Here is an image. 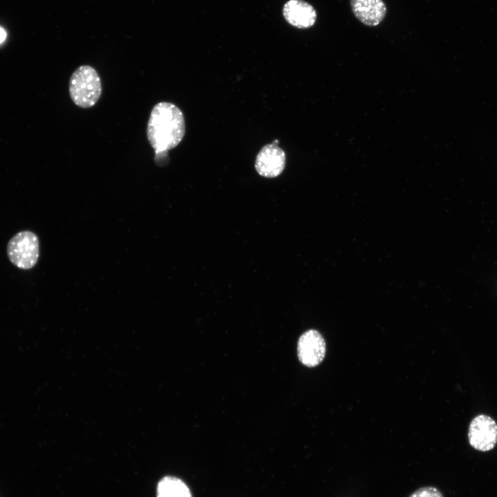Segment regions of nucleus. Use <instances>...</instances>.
<instances>
[{
	"mask_svg": "<svg viewBox=\"0 0 497 497\" xmlns=\"http://www.w3.org/2000/svg\"><path fill=\"white\" fill-rule=\"evenodd\" d=\"M186 132L184 115L174 104L162 101L151 110L146 135L155 150L157 164L166 163L167 152L175 148L183 139Z\"/></svg>",
	"mask_w": 497,
	"mask_h": 497,
	"instance_id": "obj_1",
	"label": "nucleus"
},
{
	"mask_svg": "<svg viewBox=\"0 0 497 497\" xmlns=\"http://www.w3.org/2000/svg\"><path fill=\"white\" fill-rule=\"evenodd\" d=\"M69 94L77 106L88 108L97 102L101 94V83L97 70L90 66L78 67L69 81Z\"/></svg>",
	"mask_w": 497,
	"mask_h": 497,
	"instance_id": "obj_2",
	"label": "nucleus"
},
{
	"mask_svg": "<svg viewBox=\"0 0 497 497\" xmlns=\"http://www.w3.org/2000/svg\"><path fill=\"white\" fill-rule=\"evenodd\" d=\"M37 236L28 231H20L8 242L7 254L10 261L21 269H30L37 262L39 255Z\"/></svg>",
	"mask_w": 497,
	"mask_h": 497,
	"instance_id": "obj_3",
	"label": "nucleus"
},
{
	"mask_svg": "<svg viewBox=\"0 0 497 497\" xmlns=\"http://www.w3.org/2000/svg\"><path fill=\"white\" fill-rule=\"evenodd\" d=\"M469 445L480 451L494 449L497 443V424L489 416L480 414L471 422L468 431Z\"/></svg>",
	"mask_w": 497,
	"mask_h": 497,
	"instance_id": "obj_4",
	"label": "nucleus"
},
{
	"mask_svg": "<svg viewBox=\"0 0 497 497\" xmlns=\"http://www.w3.org/2000/svg\"><path fill=\"white\" fill-rule=\"evenodd\" d=\"M326 354V343L322 335L315 329L304 332L298 342V356L302 364L314 367L320 364Z\"/></svg>",
	"mask_w": 497,
	"mask_h": 497,
	"instance_id": "obj_5",
	"label": "nucleus"
},
{
	"mask_svg": "<svg viewBox=\"0 0 497 497\" xmlns=\"http://www.w3.org/2000/svg\"><path fill=\"white\" fill-rule=\"evenodd\" d=\"M286 154L277 145L269 144L264 146L258 153L255 167L261 176L275 177L284 169Z\"/></svg>",
	"mask_w": 497,
	"mask_h": 497,
	"instance_id": "obj_6",
	"label": "nucleus"
},
{
	"mask_svg": "<svg viewBox=\"0 0 497 497\" xmlns=\"http://www.w3.org/2000/svg\"><path fill=\"white\" fill-rule=\"evenodd\" d=\"M282 14L288 23L300 29L312 27L317 19L315 9L303 0L288 1L284 5Z\"/></svg>",
	"mask_w": 497,
	"mask_h": 497,
	"instance_id": "obj_7",
	"label": "nucleus"
},
{
	"mask_svg": "<svg viewBox=\"0 0 497 497\" xmlns=\"http://www.w3.org/2000/svg\"><path fill=\"white\" fill-rule=\"evenodd\" d=\"M351 10L362 24L374 27L385 18L387 6L382 0H350Z\"/></svg>",
	"mask_w": 497,
	"mask_h": 497,
	"instance_id": "obj_8",
	"label": "nucleus"
},
{
	"mask_svg": "<svg viewBox=\"0 0 497 497\" xmlns=\"http://www.w3.org/2000/svg\"><path fill=\"white\" fill-rule=\"evenodd\" d=\"M157 497H193L188 485L180 478L166 476L157 485Z\"/></svg>",
	"mask_w": 497,
	"mask_h": 497,
	"instance_id": "obj_9",
	"label": "nucleus"
},
{
	"mask_svg": "<svg viewBox=\"0 0 497 497\" xmlns=\"http://www.w3.org/2000/svg\"><path fill=\"white\" fill-rule=\"evenodd\" d=\"M409 497H443V495L436 487H424L415 491Z\"/></svg>",
	"mask_w": 497,
	"mask_h": 497,
	"instance_id": "obj_10",
	"label": "nucleus"
},
{
	"mask_svg": "<svg viewBox=\"0 0 497 497\" xmlns=\"http://www.w3.org/2000/svg\"><path fill=\"white\" fill-rule=\"evenodd\" d=\"M6 38V32L3 28L0 27V43H2Z\"/></svg>",
	"mask_w": 497,
	"mask_h": 497,
	"instance_id": "obj_11",
	"label": "nucleus"
},
{
	"mask_svg": "<svg viewBox=\"0 0 497 497\" xmlns=\"http://www.w3.org/2000/svg\"><path fill=\"white\" fill-rule=\"evenodd\" d=\"M278 143H279V141L277 139H275L272 142V144H275V145H277Z\"/></svg>",
	"mask_w": 497,
	"mask_h": 497,
	"instance_id": "obj_12",
	"label": "nucleus"
}]
</instances>
